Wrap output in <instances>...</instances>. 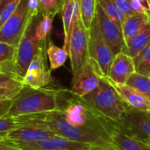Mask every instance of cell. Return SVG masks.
<instances>
[{
  "label": "cell",
  "instance_id": "ab89813d",
  "mask_svg": "<svg viewBox=\"0 0 150 150\" xmlns=\"http://www.w3.org/2000/svg\"><path fill=\"white\" fill-rule=\"evenodd\" d=\"M149 77H150V76H149Z\"/></svg>",
  "mask_w": 150,
  "mask_h": 150
},
{
  "label": "cell",
  "instance_id": "4316f807",
  "mask_svg": "<svg viewBox=\"0 0 150 150\" xmlns=\"http://www.w3.org/2000/svg\"><path fill=\"white\" fill-rule=\"evenodd\" d=\"M16 53H17L16 46L4 42H0V63L8 62H14L15 63Z\"/></svg>",
  "mask_w": 150,
  "mask_h": 150
},
{
  "label": "cell",
  "instance_id": "e0dca14e",
  "mask_svg": "<svg viewBox=\"0 0 150 150\" xmlns=\"http://www.w3.org/2000/svg\"><path fill=\"white\" fill-rule=\"evenodd\" d=\"M111 127L112 141L119 150H150V146L148 143L123 134L112 124Z\"/></svg>",
  "mask_w": 150,
  "mask_h": 150
},
{
  "label": "cell",
  "instance_id": "5b68a950",
  "mask_svg": "<svg viewBox=\"0 0 150 150\" xmlns=\"http://www.w3.org/2000/svg\"><path fill=\"white\" fill-rule=\"evenodd\" d=\"M109 122L119 131L132 138L142 142L150 139V111L136 110L128 106L120 122Z\"/></svg>",
  "mask_w": 150,
  "mask_h": 150
},
{
  "label": "cell",
  "instance_id": "7c38bea8",
  "mask_svg": "<svg viewBox=\"0 0 150 150\" xmlns=\"http://www.w3.org/2000/svg\"><path fill=\"white\" fill-rule=\"evenodd\" d=\"M97 18L102 32L112 52L115 55L121 53L125 47V40L122 28L104 11L98 4L97 7Z\"/></svg>",
  "mask_w": 150,
  "mask_h": 150
},
{
  "label": "cell",
  "instance_id": "7a4b0ae2",
  "mask_svg": "<svg viewBox=\"0 0 150 150\" xmlns=\"http://www.w3.org/2000/svg\"><path fill=\"white\" fill-rule=\"evenodd\" d=\"M66 91V89L33 88L25 85L21 92L12 99L11 110L6 116L17 117L62 110Z\"/></svg>",
  "mask_w": 150,
  "mask_h": 150
},
{
  "label": "cell",
  "instance_id": "52a82bcc",
  "mask_svg": "<svg viewBox=\"0 0 150 150\" xmlns=\"http://www.w3.org/2000/svg\"><path fill=\"white\" fill-rule=\"evenodd\" d=\"M103 77L105 75L99 65L89 57L85 63L73 73L70 91L79 97H84L98 86Z\"/></svg>",
  "mask_w": 150,
  "mask_h": 150
},
{
  "label": "cell",
  "instance_id": "6da1fadb",
  "mask_svg": "<svg viewBox=\"0 0 150 150\" xmlns=\"http://www.w3.org/2000/svg\"><path fill=\"white\" fill-rule=\"evenodd\" d=\"M13 117V116H11ZM16 128L24 126H34L54 132L56 135L82 143L100 147L105 150H119L116 146L98 135L94 131L70 125L62 110L13 117Z\"/></svg>",
  "mask_w": 150,
  "mask_h": 150
},
{
  "label": "cell",
  "instance_id": "3957f363",
  "mask_svg": "<svg viewBox=\"0 0 150 150\" xmlns=\"http://www.w3.org/2000/svg\"><path fill=\"white\" fill-rule=\"evenodd\" d=\"M83 98L97 112L112 123L120 122L128 108L108 77L105 76L93 91Z\"/></svg>",
  "mask_w": 150,
  "mask_h": 150
},
{
  "label": "cell",
  "instance_id": "74e56055",
  "mask_svg": "<svg viewBox=\"0 0 150 150\" xmlns=\"http://www.w3.org/2000/svg\"><path fill=\"white\" fill-rule=\"evenodd\" d=\"M144 142L148 143V144H149V146H150V139H148V140H147L146 142Z\"/></svg>",
  "mask_w": 150,
  "mask_h": 150
},
{
  "label": "cell",
  "instance_id": "cb8c5ba5",
  "mask_svg": "<svg viewBox=\"0 0 150 150\" xmlns=\"http://www.w3.org/2000/svg\"><path fill=\"white\" fill-rule=\"evenodd\" d=\"M127 84L142 93L150 102V77L134 72L131 75Z\"/></svg>",
  "mask_w": 150,
  "mask_h": 150
},
{
  "label": "cell",
  "instance_id": "f546056e",
  "mask_svg": "<svg viewBox=\"0 0 150 150\" xmlns=\"http://www.w3.org/2000/svg\"><path fill=\"white\" fill-rule=\"evenodd\" d=\"M131 5L135 13L150 16L149 8L147 0H131Z\"/></svg>",
  "mask_w": 150,
  "mask_h": 150
},
{
  "label": "cell",
  "instance_id": "484cf974",
  "mask_svg": "<svg viewBox=\"0 0 150 150\" xmlns=\"http://www.w3.org/2000/svg\"><path fill=\"white\" fill-rule=\"evenodd\" d=\"M53 18L54 16L52 15L43 14L41 19L37 24L35 28V35L39 41L41 42L47 40L53 26Z\"/></svg>",
  "mask_w": 150,
  "mask_h": 150
},
{
  "label": "cell",
  "instance_id": "d4e9b609",
  "mask_svg": "<svg viewBox=\"0 0 150 150\" xmlns=\"http://www.w3.org/2000/svg\"><path fill=\"white\" fill-rule=\"evenodd\" d=\"M135 72L146 76H150V44L134 58Z\"/></svg>",
  "mask_w": 150,
  "mask_h": 150
},
{
  "label": "cell",
  "instance_id": "2e32d148",
  "mask_svg": "<svg viewBox=\"0 0 150 150\" xmlns=\"http://www.w3.org/2000/svg\"><path fill=\"white\" fill-rule=\"evenodd\" d=\"M61 14L64 33L63 47L68 49L73 26L80 17V0H66L61 10Z\"/></svg>",
  "mask_w": 150,
  "mask_h": 150
},
{
  "label": "cell",
  "instance_id": "ba28073f",
  "mask_svg": "<svg viewBox=\"0 0 150 150\" xmlns=\"http://www.w3.org/2000/svg\"><path fill=\"white\" fill-rule=\"evenodd\" d=\"M33 20L28 18V0H21L17 11L0 26V42L18 47L28 24Z\"/></svg>",
  "mask_w": 150,
  "mask_h": 150
},
{
  "label": "cell",
  "instance_id": "5bb4252c",
  "mask_svg": "<svg viewBox=\"0 0 150 150\" xmlns=\"http://www.w3.org/2000/svg\"><path fill=\"white\" fill-rule=\"evenodd\" d=\"M134 72V58L121 52L115 55L107 77L116 84H127V80Z\"/></svg>",
  "mask_w": 150,
  "mask_h": 150
},
{
  "label": "cell",
  "instance_id": "9a60e30c",
  "mask_svg": "<svg viewBox=\"0 0 150 150\" xmlns=\"http://www.w3.org/2000/svg\"><path fill=\"white\" fill-rule=\"evenodd\" d=\"M110 82L129 107L141 111H150L149 100L139 91L127 84H116L111 80Z\"/></svg>",
  "mask_w": 150,
  "mask_h": 150
},
{
  "label": "cell",
  "instance_id": "4fadbf2b",
  "mask_svg": "<svg viewBox=\"0 0 150 150\" xmlns=\"http://www.w3.org/2000/svg\"><path fill=\"white\" fill-rule=\"evenodd\" d=\"M9 144L18 147L23 150H88L91 147H93L92 145L90 144L74 142L61 136H54L47 139L45 141L37 143H32V144H25V145H15L11 143Z\"/></svg>",
  "mask_w": 150,
  "mask_h": 150
},
{
  "label": "cell",
  "instance_id": "8fae6325",
  "mask_svg": "<svg viewBox=\"0 0 150 150\" xmlns=\"http://www.w3.org/2000/svg\"><path fill=\"white\" fill-rule=\"evenodd\" d=\"M54 136L58 135L47 129L34 126H24L11 131L0 141L15 145H25L37 143Z\"/></svg>",
  "mask_w": 150,
  "mask_h": 150
},
{
  "label": "cell",
  "instance_id": "f1b7e54d",
  "mask_svg": "<svg viewBox=\"0 0 150 150\" xmlns=\"http://www.w3.org/2000/svg\"><path fill=\"white\" fill-rule=\"evenodd\" d=\"M40 4L42 14L52 15L54 17V15L59 13L55 0H40Z\"/></svg>",
  "mask_w": 150,
  "mask_h": 150
},
{
  "label": "cell",
  "instance_id": "9c48e42d",
  "mask_svg": "<svg viewBox=\"0 0 150 150\" xmlns=\"http://www.w3.org/2000/svg\"><path fill=\"white\" fill-rule=\"evenodd\" d=\"M72 73H75L88 60L89 56V33L81 18L75 23L68 47Z\"/></svg>",
  "mask_w": 150,
  "mask_h": 150
},
{
  "label": "cell",
  "instance_id": "4dcf8cb0",
  "mask_svg": "<svg viewBox=\"0 0 150 150\" xmlns=\"http://www.w3.org/2000/svg\"><path fill=\"white\" fill-rule=\"evenodd\" d=\"M40 13H41L40 0H28V18L35 19Z\"/></svg>",
  "mask_w": 150,
  "mask_h": 150
},
{
  "label": "cell",
  "instance_id": "7402d4cb",
  "mask_svg": "<svg viewBox=\"0 0 150 150\" xmlns=\"http://www.w3.org/2000/svg\"><path fill=\"white\" fill-rule=\"evenodd\" d=\"M98 0H80V18L89 31L97 15Z\"/></svg>",
  "mask_w": 150,
  "mask_h": 150
},
{
  "label": "cell",
  "instance_id": "d6986e66",
  "mask_svg": "<svg viewBox=\"0 0 150 150\" xmlns=\"http://www.w3.org/2000/svg\"><path fill=\"white\" fill-rule=\"evenodd\" d=\"M150 44V22L147 24L140 33H138L132 40L126 43L123 53L131 56L136 57L145 47Z\"/></svg>",
  "mask_w": 150,
  "mask_h": 150
},
{
  "label": "cell",
  "instance_id": "603a6c76",
  "mask_svg": "<svg viewBox=\"0 0 150 150\" xmlns=\"http://www.w3.org/2000/svg\"><path fill=\"white\" fill-rule=\"evenodd\" d=\"M98 4L104 11L121 28L122 23L126 18V15L120 11L114 0H98Z\"/></svg>",
  "mask_w": 150,
  "mask_h": 150
},
{
  "label": "cell",
  "instance_id": "f35d334b",
  "mask_svg": "<svg viewBox=\"0 0 150 150\" xmlns=\"http://www.w3.org/2000/svg\"><path fill=\"white\" fill-rule=\"evenodd\" d=\"M148 2V5H149V11H150V0H147Z\"/></svg>",
  "mask_w": 150,
  "mask_h": 150
},
{
  "label": "cell",
  "instance_id": "d6a6232c",
  "mask_svg": "<svg viewBox=\"0 0 150 150\" xmlns=\"http://www.w3.org/2000/svg\"><path fill=\"white\" fill-rule=\"evenodd\" d=\"M12 100H0V118L6 116L11 107Z\"/></svg>",
  "mask_w": 150,
  "mask_h": 150
},
{
  "label": "cell",
  "instance_id": "277c9868",
  "mask_svg": "<svg viewBox=\"0 0 150 150\" xmlns=\"http://www.w3.org/2000/svg\"><path fill=\"white\" fill-rule=\"evenodd\" d=\"M89 33V56L99 65L105 76H108L112 63L115 58V54L109 46L96 18L88 31Z\"/></svg>",
  "mask_w": 150,
  "mask_h": 150
},
{
  "label": "cell",
  "instance_id": "83f0119b",
  "mask_svg": "<svg viewBox=\"0 0 150 150\" xmlns=\"http://www.w3.org/2000/svg\"><path fill=\"white\" fill-rule=\"evenodd\" d=\"M21 0H11L7 4H5L0 12V26L7 21V19L17 11Z\"/></svg>",
  "mask_w": 150,
  "mask_h": 150
},
{
  "label": "cell",
  "instance_id": "e575fe53",
  "mask_svg": "<svg viewBox=\"0 0 150 150\" xmlns=\"http://www.w3.org/2000/svg\"><path fill=\"white\" fill-rule=\"evenodd\" d=\"M56 1V4H57V8H58V11L59 12H61V10L64 4V3L66 2V0H55Z\"/></svg>",
  "mask_w": 150,
  "mask_h": 150
},
{
  "label": "cell",
  "instance_id": "d590c367",
  "mask_svg": "<svg viewBox=\"0 0 150 150\" xmlns=\"http://www.w3.org/2000/svg\"><path fill=\"white\" fill-rule=\"evenodd\" d=\"M11 0H0V9H2L5 4H7Z\"/></svg>",
  "mask_w": 150,
  "mask_h": 150
},
{
  "label": "cell",
  "instance_id": "8992f818",
  "mask_svg": "<svg viewBox=\"0 0 150 150\" xmlns=\"http://www.w3.org/2000/svg\"><path fill=\"white\" fill-rule=\"evenodd\" d=\"M35 20L30 22L17 47V53L15 58V70L17 76L20 80H24L25 73L30 63L36 55L40 41L38 40L35 35L36 24Z\"/></svg>",
  "mask_w": 150,
  "mask_h": 150
},
{
  "label": "cell",
  "instance_id": "ffe728a7",
  "mask_svg": "<svg viewBox=\"0 0 150 150\" xmlns=\"http://www.w3.org/2000/svg\"><path fill=\"white\" fill-rule=\"evenodd\" d=\"M22 80L0 74V100H12L24 89Z\"/></svg>",
  "mask_w": 150,
  "mask_h": 150
},
{
  "label": "cell",
  "instance_id": "30bf717a",
  "mask_svg": "<svg viewBox=\"0 0 150 150\" xmlns=\"http://www.w3.org/2000/svg\"><path fill=\"white\" fill-rule=\"evenodd\" d=\"M47 41H41L39 50L30 63L28 69L24 77L25 85L40 88L46 87L52 81L51 69L47 63Z\"/></svg>",
  "mask_w": 150,
  "mask_h": 150
},
{
  "label": "cell",
  "instance_id": "1f68e13d",
  "mask_svg": "<svg viewBox=\"0 0 150 150\" xmlns=\"http://www.w3.org/2000/svg\"><path fill=\"white\" fill-rule=\"evenodd\" d=\"M114 1L118 5V7L120 9V11L126 15V17L131 16L135 13L132 8L131 0H114Z\"/></svg>",
  "mask_w": 150,
  "mask_h": 150
},
{
  "label": "cell",
  "instance_id": "ac0fdd59",
  "mask_svg": "<svg viewBox=\"0 0 150 150\" xmlns=\"http://www.w3.org/2000/svg\"><path fill=\"white\" fill-rule=\"evenodd\" d=\"M150 22V16L134 13L126 17L122 23V32L125 40V45L132 40L142 29Z\"/></svg>",
  "mask_w": 150,
  "mask_h": 150
},
{
  "label": "cell",
  "instance_id": "836d02e7",
  "mask_svg": "<svg viewBox=\"0 0 150 150\" xmlns=\"http://www.w3.org/2000/svg\"><path fill=\"white\" fill-rule=\"evenodd\" d=\"M0 150H23L18 147L11 145L4 141H0Z\"/></svg>",
  "mask_w": 150,
  "mask_h": 150
},
{
  "label": "cell",
  "instance_id": "44dd1931",
  "mask_svg": "<svg viewBox=\"0 0 150 150\" xmlns=\"http://www.w3.org/2000/svg\"><path fill=\"white\" fill-rule=\"evenodd\" d=\"M47 58L49 60V63H50L49 68H50L51 71L62 67L66 62V61L69 57L68 50L64 47H60L56 46L50 38L47 41Z\"/></svg>",
  "mask_w": 150,
  "mask_h": 150
},
{
  "label": "cell",
  "instance_id": "8d00e7d4",
  "mask_svg": "<svg viewBox=\"0 0 150 150\" xmlns=\"http://www.w3.org/2000/svg\"><path fill=\"white\" fill-rule=\"evenodd\" d=\"M88 150H105L104 149H102V148H100V147H96V146H93V147H91L90 149Z\"/></svg>",
  "mask_w": 150,
  "mask_h": 150
}]
</instances>
